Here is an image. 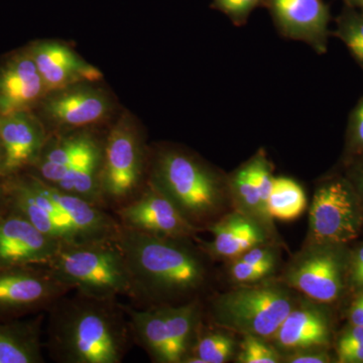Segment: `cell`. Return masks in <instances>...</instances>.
I'll list each match as a JSON object with an SVG mask.
<instances>
[{
	"label": "cell",
	"mask_w": 363,
	"mask_h": 363,
	"mask_svg": "<svg viewBox=\"0 0 363 363\" xmlns=\"http://www.w3.org/2000/svg\"><path fill=\"white\" fill-rule=\"evenodd\" d=\"M45 314L44 347L55 362L121 363L135 343L118 298L67 294Z\"/></svg>",
	"instance_id": "obj_1"
},
{
	"label": "cell",
	"mask_w": 363,
	"mask_h": 363,
	"mask_svg": "<svg viewBox=\"0 0 363 363\" xmlns=\"http://www.w3.org/2000/svg\"><path fill=\"white\" fill-rule=\"evenodd\" d=\"M193 240L140 233L121 225L116 243L130 271L133 307L180 305L197 300L207 281L201 247Z\"/></svg>",
	"instance_id": "obj_2"
},
{
	"label": "cell",
	"mask_w": 363,
	"mask_h": 363,
	"mask_svg": "<svg viewBox=\"0 0 363 363\" xmlns=\"http://www.w3.org/2000/svg\"><path fill=\"white\" fill-rule=\"evenodd\" d=\"M147 181L198 230L208 229L220 218L225 189L219 177L197 157L178 150H161L150 162Z\"/></svg>",
	"instance_id": "obj_3"
},
{
	"label": "cell",
	"mask_w": 363,
	"mask_h": 363,
	"mask_svg": "<svg viewBox=\"0 0 363 363\" xmlns=\"http://www.w3.org/2000/svg\"><path fill=\"white\" fill-rule=\"evenodd\" d=\"M47 267L72 292L91 298L130 300V271L116 241L64 243Z\"/></svg>",
	"instance_id": "obj_4"
},
{
	"label": "cell",
	"mask_w": 363,
	"mask_h": 363,
	"mask_svg": "<svg viewBox=\"0 0 363 363\" xmlns=\"http://www.w3.org/2000/svg\"><path fill=\"white\" fill-rule=\"evenodd\" d=\"M257 284L215 297L210 303L212 322L243 336L272 339L298 301L285 283Z\"/></svg>",
	"instance_id": "obj_5"
},
{
	"label": "cell",
	"mask_w": 363,
	"mask_h": 363,
	"mask_svg": "<svg viewBox=\"0 0 363 363\" xmlns=\"http://www.w3.org/2000/svg\"><path fill=\"white\" fill-rule=\"evenodd\" d=\"M147 164L140 133L130 117H123L104 142L100 187L105 209L113 212L140 194L147 183Z\"/></svg>",
	"instance_id": "obj_6"
},
{
	"label": "cell",
	"mask_w": 363,
	"mask_h": 363,
	"mask_svg": "<svg viewBox=\"0 0 363 363\" xmlns=\"http://www.w3.org/2000/svg\"><path fill=\"white\" fill-rule=\"evenodd\" d=\"M309 221L308 243L342 247L352 242L362 224L357 193L342 179L326 182L313 197Z\"/></svg>",
	"instance_id": "obj_7"
},
{
	"label": "cell",
	"mask_w": 363,
	"mask_h": 363,
	"mask_svg": "<svg viewBox=\"0 0 363 363\" xmlns=\"http://www.w3.org/2000/svg\"><path fill=\"white\" fill-rule=\"evenodd\" d=\"M339 247L308 243L286 267L284 283L320 304H331L342 295L347 262Z\"/></svg>",
	"instance_id": "obj_8"
},
{
	"label": "cell",
	"mask_w": 363,
	"mask_h": 363,
	"mask_svg": "<svg viewBox=\"0 0 363 363\" xmlns=\"http://www.w3.org/2000/svg\"><path fill=\"white\" fill-rule=\"evenodd\" d=\"M70 289L47 266L0 269V320H13L47 312Z\"/></svg>",
	"instance_id": "obj_9"
},
{
	"label": "cell",
	"mask_w": 363,
	"mask_h": 363,
	"mask_svg": "<svg viewBox=\"0 0 363 363\" xmlns=\"http://www.w3.org/2000/svg\"><path fill=\"white\" fill-rule=\"evenodd\" d=\"M121 225L177 240H196L199 233L162 191L147 181L140 194L112 212Z\"/></svg>",
	"instance_id": "obj_10"
},
{
	"label": "cell",
	"mask_w": 363,
	"mask_h": 363,
	"mask_svg": "<svg viewBox=\"0 0 363 363\" xmlns=\"http://www.w3.org/2000/svg\"><path fill=\"white\" fill-rule=\"evenodd\" d=\"M62 245L13 210L0 215V269L48 266Z\"/></svg>",
	"instance_id": "obj_11"
},
{
	"label": "cell",
	"mask_w": 363,
	"mask_h": 363,
	"mask_svg": "<svg viewBox=\"0 0 363 363\" xmlns=\"http://www.w3.org/2000/svg\"><path fill=\"white\" fill-rule=\"evenodd\" d=\"M44 123L30 111L0 119V154L4 178L32 169L49 138Z\"/></svg>",
	"instance_id": "obj_12"
},
{
	"label": "cell",
	"mask_w": 363,
	"mask_h": 363,
	"mask_svg": "<svg viewBox=\"0 0 363 363\" xmlns=\"http://www.w3.org/2000/svg\"><path fill=\"white\" fill-rule=\"evenodd\" d=\"M111 108L104 91L84 83L49 93L43 100L45 118L60 130H82L104 121Z\"/></svg>",
	"instance_id": "obj_13"
},
{
	"label": "cell",
	"mask_w": 363,
	"mask_h": 363,
	"mask_svg": "<svg viewBox=\"0 0 363 363\" xmlns=\"http://www.w3.org/2000/svg\"><path fill=\"white\" fill-rule=\"evenodd\" d=\"M44 82L45 95L72 86L97 82L104 75L68 45L42 40L28 49Z\"/></svg>",
	"instance_id": "obj_14"
},
{
	"label": "cell",
	"mask_w": 363,
	"mask_h": 363,
	"mask_svg": "<svg viewBox=\"0 0 363 363\" xmlns=\"http://www.w3.org/2000/svg\"><path fill=\"white\" fill-rule=\"evenodd\" d=\"M322 305L309 298L298 302L272 336L274 347L290 353L328 346L331 321Z\"/></svg>",
	"instance_id": "obj_15"
},
{
	"label": "cell",
	"mask_w": 363,
	"mask_h": 363,
	"mask_svg": "<svg viewBox=\"0 0 363 363\" xmlns=\"http://www.w3.org/2000/svg\"><path fill=\"white\" fill-rule=\"evenodd\" d=\"M45 96L44 82L28 50L0 65V116L30 111Z\"/></svg>",
	"instance_id": "obj_16"
},
{
	"label": "cell",
	"mask_w": 363,
	"mask_h": 363,
	"mask_svg": "<svg viewBox=\"0 0 363 363\" xmlns=\"http://www.w3.org/2000/svg\"><path fill=\"white\" fill-rule=\"evenodd\" d=\"M267 4L284 35L325 49L329 11L322 0H267Z\"/></svg>",
	"instance_id": "obj_17"
},
{
	"label": "cell",
	"mask_w": 363,
	"mask_h": 363,
	"mask_svg": "<svg viewBox=\"0 0 363 363\" xmlns=\"http://www.w3.org/2000/svg\"><path fill=\"white\" fill-rule=\"evenodd\" d=\"M207 230L213 234V240L200 242V247L214 259L233 260L250 248L267 242V229L238 210L220 217Z\"/></svg>",
	"instance_id": "obj_18"
},
{
	"label": "cell",
	"mask_w": 363,
	"mask_h": 363,
	"mask_svg": "<svg viewBox=\"0 0 363 363\" xmlns=\"http://www.w3.org/2000/svg\"><path fill=\"white\" fill-rule=\"evenodd\" d=\"M45 312L28 320H0V363L45 362Z\"/></svg>",
	"instance_id": "obj_19"
},
{
	"label": "cell",
	"mask_w": 363,
	"mask_h": 363,
	"mask_svg": "<svg viewBox=\"0 0 363 363\" xmlns=\"http://www.w3.org/2000/svg\"><path fill=\"white\" fill-rule=\"evenodd\" d=\"M104 145L96 138L84 154L72 162L54 187L105 209L100 187Z\"/></svg>",
	"instance_id": "obj_20"
},
{
	"label": "cell",
	"mask_w": 363,
	"mask_h": 363,
	"mask_svg": "<svg viewBox=\"0 0 363 363\" xmlns=\"http://www.w3.org/2000/svg\"><path fill=\"white\" fill-rule=\"evenodd\" d=\"M135 343L147 351L152 362L169 363L168 325L162 306L136 308L125 305Z\"/></svg>",
	"instance_id": "obj_21"
},
{
	"label": "cell",
	"mask_w": 363,
	"mask_h": 363,
	"mask_svg": "<svg viewBox=\"0 0 363 363\" xmlns=\"http://www.w3.org/2000/svg\"><path fill=\"white\" fill-rule=\"evenodd\" d=\"M307 198L304 190L292 179L274 178L267 202V212L272 219L293 221L304 213Z\"/></svg>",
	"instance_id": "obj_22"
},
{
	"label": "cell",
	"mask_w": 363,
	"mask_h": 363,
	"mask_svg": "<svg viewBox=\"0 0 363 363\" xmlns=\"http://www.w3.org/2000/svg\"><path fill=\"white\" fill-rule=\"evenodd\" d=\"M229 190L238 207V211L252 217L267 230H269V227L272 226V220L262 211L259 193L250 162L243 164V167L234 173L229 184Z\"/></svg>",
	"instance_id": "obj_23"
},
{
	"label": "cell",
	"mask_w": 363,
	"mask_h": 363,
	"mask_svg": "<svg viewBox=\"0 0 363 363\" xmlns=\"http://www.w3.org/2000/svg\"><path fill=\"white\" fill-rule=\"evenodd\" d=\"M234 350L235 340L231 336L220 331H201L199 327L187 357L199 358L203 363H225Z\"/></svg>",
	"instance_id": "obj_24"
},
{
	"label": "cell",
	"mask_w": 363,
	"mask_h": 363,
	"mask_svg": "<svg viewBox=\"0 0 363 363\" xmlns=\"http://www.w3.org/2000/svg\"><path fill=\"white\" fill-rule=\"evenodd\" d=\"M236 362L279 363L283 362V357L274 346L267 342V339L245 335Z\"/></svg>",
	"instance_id": "obj_25"
},
{
	"label": "cell",
	"mask_w": 363,
	"mask_h": 363,
	"mask_svg": "<svg viewBox=\"0 0 363 363\" xmlns=\"http://www.w3.org/2000/svg\"><path fill=\"white\" fill-rule=\"evenodd\" d=\"M337 35L363 68V16L344 14L339 21Z\"/></svg>",
	"instance_id": "obj_26"
},
{
	"label": "cell",
	"mask_w": 363,
	"mask_h": 363,
	"mask_svg": "<svg viewBox=\"0 0 363 363\" xmlns=\"http://www.w3.org/2000/svg\"><path fill=\"white\" fill-rule=\"evenodd\" d=\"M252 164L253 177H255V183H257V190H259L260 204H262V211L269 217L267 212V202H269V195H271L272 184H274V177L272 174V168L267 157L264 155H257L250 160Z\"/></svg>",
	"instance_id": "obj_27"
},
{
	"label": "cell",
	"mask_w": 363,
	"mask_h": 363,
	"mask_svg": "<svg viewBox=\"0 0 363 363\" xmlns=\"http://www.w3.org/2000/svg\"><path fill=\"white\" fill-rule=\"evenodd\" d=\"M274 269L276 267L252 266L238 259H233L229 267V276L234 283L250 285L259 283L262 279L271 276Z\"/></svg>",
	"instance_id": "obj_28"
},
{
	"label": "cell",
	"mask_w": 363,
	"mask_h": 363,
	"mask_svg": "<svg viewBox=\"0 0 363 363\" xmlns=\"http://www.w3.org/2000/svg\"><path fill=\"white\" fill-rule=\"evenodd\" d=\"M234 259L252 264V266L272 267L277 266L276 255L271 247H267V243L250 248Z\"/></svg>",
	"instance_id": "obj_29"
},
{
	"label": "cell",
	"mask_w": 363,
	"mask_h": 363,
	"mask_svg": "<svg viewBox=\"0 0 363 363\" xmlns=\"http://www.w3.org/2000/svg\"><path fill=\"white\" fill-rule=\"evenodd\" d=\"M347 281L357 292L363 291V242L348 257Z\"/></svg>",
	"instance_id": "obj_30"
},
{
	"label": "cell",
	"mask_w": 363,
	"mask_h": 363,
	"mask_svg": "<svg viewBox=\"0 0 363 363\" xmlns=\"http://www.w3.org/2000/svg\"><path fill=\"white\" fill-rule=\"evenodd\" d=\"M284 362L288 363H329L332 362L330 355L325 348H310L286 353Z\"/></svg>",
	"instance_id": "obj_31"
},
{
	"label": "cell",
	"mask_w": 363,
	"mask_h": 363,
	"mask_svg": "<svg viewBox=\"0 0 363 363\" xmlns=\"http://www.w3.org/2000/svg\"><path fill=\"white\" fill-rule=\"evenodd\" d=\"M260 0H214L215 6L233 16L241 18L259 4Z\"/></svg>",
	"instance_id": "obj_32"
},
{
	"label": "cell",
	"mask_w": 363,
	"mask_h": 363,
	"mask_svg": "<svg viewBox=\"0 0 363 363\" xmlns=\"http://www.w3.org/2000/svg\"><path fill=\"white\" fill-rule=\"evenodd\" d=\"M360 345H363V326L350 324L338 339L337 352Z\"/></svg>",
	"instance_id": "obj_33"
},
{
	"label": "cell",
	"mask_w": 363,
	"mask_h": 363,
	"mask_svg": "<svg viewBox=\"0 0 363 363\" xmlns=\"http://www.w3.org/2000/svg\"><path fill=\"white\" fill-rule=\"evenodd\" d=\"M352 138L358 149L363 150V98L353 114Z\"/></svg>",
	"instance_id": "obj_34"
},
{
	"label": "cell",
	"mask_w": 363,
	"mask_h": 363,
	"mask_svg": "<svg viewBox=\"0 0 363 363\" xmlns=\"http://www.w3.org/2000/svg\"><path fill=\"white\" fill-rule=\"evenodd\" d=\"M338 362L363 363V345L338 351Z\"/></svg>",
	"instance_id": "obj_35"
},
{
	"label": "cell",
	"mask_w": 363,
	"mask_h": 363,
	"mask_svg": "<svg viewBox=\"0 0 363 363\" xmlns=\"http://www.w3.org/2000/svg\"><path fill=\"white\" fill-rule=\"evenodd\" d=\"M350 324L363 326V291L358 294L350 306Z\"/></svg>",
	"instance_id": "obj_36"
},
{
	"label": "cell",
	"mask_w": 363,
	"mask_h": 363,
	"mask_svg": "<svg viewBox=\"0 0 363 363\" xmlns=\"http://www.w3.org/2000/svg\"><path fill=\"white\" fill-rule=\"evenodd\" d=\"M7 210H9V195H7L6 178H0V215L4 214Z\"/></svg>",
	"instance_id": "obj_37"
},
{
	"label": "cell",
	"mask_w": 363,
	"mask_h": 363,
	"mask_svg": "<svg viewBox=\"0 0 363 363\" xmlns=\"http://www.w3.org/2000/svg\"><path fill=\"white\" fill-rule=\"evenodd\" d=\"M0 178H4V169H2L1 154H0Z\"/></svg>",
	"instance_id": "obj_38"
},
{
	"label": "cell",
	"mask_w": 363,
	"mask_h": 363,
	"mask_svg": "<svg viewBox=\"0 0 363 363\" xmlns=\"http://www.w3.org/2000/svg\"><path fill=\"white\" fill-rule=\"evenodd\" d=\"M348 2L353 4H357V6H360L362 4L363 0H347Z\"/></svg>",
	"instance_id": "obj_39"
},
{
	"label": "cell",
	"mask_w": 363,
	"mask_h": 363,
	"mask_svg": "<svg viewBox=\"0 0 363 363\" xmlns=\"http://www.w3.org/2000/svg\"><path fill=\"white\" fill-rule=\"evenodd\" d=\"M360 188H362V199H363V177L362 179V186H360Z\"/></svg>",
	"instance_id": "obj_40"
},
{
	"label": "cell",
	"mask_w": 363,
	"mask_h": 363,
	"mask_svg": "<svg viewBox=\"0 0 363 363\" xmlns=\"http://www.w3.org/2000/svg\"><path fill=\"white\" fill-rule=\"evenodd\" d=\"M360 6H362V16H363V2L362 4H360Z\"/></svg>",
	"instance_id": "obj_41"
},
{
	"label": "cell",
	"mask_w": 363,
	"mask_h": 363,
	"mask_svg": "<svg viewBox=\"0 0 363 363\" xmlns=\"http://www.w3.org/2000/svg\"><path fill=\"white\" fill-rule=\"evenodd\" d=\"M0 119H1V116H0Z\"/></svg>",
	"instance_id": "obj_42"
}]
</instances>
